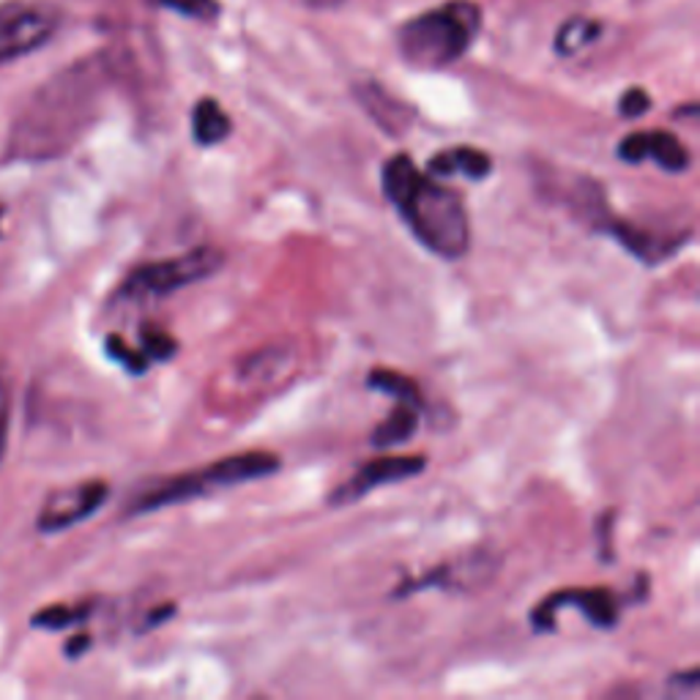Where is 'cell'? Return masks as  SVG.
Returning a JSON list of instances; mask_svg holds the SVG:
<instances>
[{"mask_svg":"<svg viewBox=\"0 0 700 700\" xmlns=\"http://www.w3.org/2000/svg\"><path fill=\"white\" fill-rule=\"evenodd\" d=\"M107 82L110 69L99 55L49 77L11 126L9 157L25 162L64 157L96 121Z\"/></svg>","mask_w":700,"mask_h":700,"instance_id":"6da1fadb","label":"cell"},{"mask_svg":"<svg viewBox=\"0 0 700 700\" xmlns=\"http://www.w3.org/2000/svg\"><path fill=\"white\" fill-rule=\"evenodd\" d=\"M386 200L411 228L418 244L446 261H460L471 244V225L460 195L424 175L405 153H397L380 173Z\"/></svg>","mask_w":700,"mask_h":700,"instance_id":"7a4b0ae2","label":"cell"},{"mask_svg":"<svg viewBox=\"0 0 700 700\" xmlns=\"http://www.w3.org/2000/svg\"><path fill=\"white\" fill-rule=\"evenodd\" d=\"M279 471V457L272 451H239L225 460L211 462L197 471L179 473V477L159 479L157 484L142 487L135 498L126 504V515H148V512L168 509V506L186 504L192 498H203L217 490L233 487V484L255 482V479H266Z\"/></svg>","mask_w":700,"mask_h":700,"instance_id":"3957f363","label":"cell"},{"mask_svg":"<svg viewBox=\"0 0 700 700\" xmlns=\"http://www.w3.org/2000/svg\"><path fill=\"white\" fill-rule=\"evenodd\" d=\"M479 27L482 9L473 0H449L402 27L400 53L418 69H444L468 53Z\"/></svg>","mask_w":700,"mask_h":700,"instance_id":"277c9868","label":"cell"},{"mask_svg":"<svg viewBox=\"0 0 700 700\" xmlns=\"http://www.w3.org/2000/svg\"><path fill=\"white\" fill-rule=\"evenodd\" d=\"M222 263L225 255L217 246H197V250L184 252V255L135 268L126 277L121 294L126 299H162V296L179 294V290L190 288V285L214 277L222 268Z\"/></svg>","mask_w":700,"mask_h":700,"instance_id":"5b68a950","label":"cell"},{"mask_svg":"<svg viewBox=\"0 0 700 700\" xmlns=\"http://www.w3.org/2000/svg\"><path fill=\"white\" fill-rule=\"evenodd\" d=\"M577 197H581L583 217H586L597 230L613 236V239L619 241V244L624 246L627 252H630V255H635L638 261H643L646 266H657V263H663L665 257H670L676 250H681V246H685V241L690 239V233L663 236V233L643 230V228H638V225H630V222H624V219L613 217L608 208V203H605L603 190H599L597 184H586Z\"/></svg>","mask_w":700,"mask_h":700,"instance_id":"8992f818","label":"cell"},{"mask_svg":"<svg viewBox=\"0 0 700 700\" xmlns=\"http://www.w3.org/2000/svg\"><path fill=\"white\" fill-rule=\"evenodd\" d=\"M60 25V11L38 0L0 3V64L44 47Z\"/></svg>","mask_w":700,"mask_h":700,"instance_id":"52a82bcc","label":"cell"},{"mask_svg":"<svg viewBox=\"0 0 700 700\" xmlns=\"http://www.w3.org/2000/svg\"><path fill=\"white\" fill-rule=\"evenodd\" d=\"M564 608H577L599 630H613L619 624V605H616V597L608 588H561L533 608V630L553 632L555 616Z\"/></svg>","mask_w":700,"mask_h":700,"instance_id":"ba28073f","label":"cell"},{"mask_svg":"<svg viewBox=\"0 0 700 700\" xmlns=\"http://www.w3.org/2000/svg\"><path fill=\"white\" fill-rule=\"evenodd\" d=\"M110 487L102 479H91V482L71 484V487L55 490L53 495H47V501L42 504V512L36 517V526L42 533H58L66 528L77 526V523L88 520L91 515H96L99 509L107 501Z\"/></svg>","mask_w":700,"mask_h":700,"instance_id":"9c48e42d","label":"cell"},{"mask_svg":"<svg viewBox=\"0 0 700 700\" xmlns=\"http://www.w3.org/2000/svg\"><path fill=\"white\" fill-rule=\"evenodd\" d=\"M427 468V460L422 455H394V457H378V460H367L348 482L340 484L332 495H329V504L332 506H348L353 501L364 498L372 490L383 487V484L402 482V479L418 477V473Z\"/></svg>","mask_w":700,"mask_h":700,"instance_id":"30bf717a","label":"cell"},{"mask_svg":"<svg viewBox=\"0 0 700 700\" xmlns=\"http://www.w3.org/2000/svg\"><path fill=\"white\" fill-rule=\"evenodd\" d=\"M619 159L641 164L646 159L657 162L665 173H685L690 170L692 157L685 142L670 131H632L619 142Z\"/></svg>","mask_w":700,"mask_h":700,"instance_id":"8fae6325","label":"cell"},{"mask_svg":"<svg viewBox=\"0 0 700 700\" xmlns=\"http://www.w3.org/2000/svg\"><path fill=\"white\" fill-rule=\"evenodd\" d=\"M493 572V564L487 561V555L477 553V555H468V559L455 561V564H444L438 570H433L429 575H424L422 581H413L408 586L400 588V597L402 594H413L418 588H451V592H460V588H473L479 583H484V575Z\"/></svg>","mask_w":700,"mask_h":700,"instance_id":"7c38bea8","label":"cell"},{"mask_svg":"<svg viewBox=\"0 0 700 700\" xmlns=\"http://www.w3.org/2000/svg\"><path fill=\"white\" fill-rule=\"evenodd\" d=\"M490 170H493V159L490 153L479 151V148L460 146L449 148V151H440L438 157H433L427 162V173L433 179H446V175H466L471 181L487 179Z\"/></svg>","mask_w":700,"mask_h":700,"instance_id":"4fadbf2b","label":"cell"},{"mask_svg":"<svg viewBox=\"0 0 700 700\" xmlns=\"http://www.w3.org/2000/svg\"><path fill=\"white\" fill-rule=\"evenodd\" d=\"M356 93H358V102H362L364 110L369 113V118H372L378 126H383L389 135H402V131L411 126L413 121L411 107L397 102V99L389 96V93H386L380 85L367 82V85H358Z\"/></svg>","mask_w":700,"mask_h":700,"instance_id":"5bb4252c","label":"cell"},{"mask_svg":"<svg viewBox=\"0 0 700 700\" xmlns=\"http://www.w3.org/2000/svg\"><path fill=\"white\" fill-rule=\"evenodd\" d=\"M230 131H233L230 115L225 113L217 99L206 96L192 107V137H195L197 146H219V142L228 140Z\"/></svg>","mask_w":700,"mask_h":700,"instance_id":"9a60e30c","label":"cell"},{"mask_svg":"<svg viewBox=\"0 0 700 700\" xmlns=\"http://www.w3.org/2000/svg\"><path fill=\"white\" fill-rule=\"evenodd\" d=\"M394 402L397 405L391 408L389 418L380 422L378 427L372 429V435H369V444H372L375 449H389V446L408 444V440L413 438V433H416L422 408L413 405V402H402V400H394Z\"/></svg>","mask_w":700,"mask_h":700,"instance_id":"2e32d148","label":"cell"},{"mask_svg":"<svg viewBox=\"0 0 700 700\" xmlns=\"http://www.w3.org/2000/svg\"><path fill=\"white\" fill-rule=\"evenodd\" d=\"M603 33V25L592 16H570L564 25L555 33V53L564 55V58H572V55L583 53L588 44H594Z\"/></svg>","mask_w":700,"mask_h":700,"instance_id":"e0dca14e","label":"cell"},{"mask_svg":"<svg viewBox=\"0 0 700 700\" xmlns=\"http://www.w3.org/2000/svg\"><path fill=\"white\" fill-rule=\"evenodd\" d=\"M367 386L369 389L383 391L386 397H394V400L413 402V405H418V408L424 405L418 386L413 383L411 378H405L402 372H394V369H372L367 378Z\"/></svg>","mask_w":700,"mask_h":700,"instance_id":"ac0fdd59","label":"cell"},{"mask_svg":"<svg viewBox=\"0 0 700 700\" xmlns=\"http://www.w3.org/2000/svg\"><path fill=\"white\" fill-rule=\"evenodd\" d=\"M91 616V605H55V608H44L33 616L31 624L38 630H66Z\"/></svg>","mask_w":700,"mask_h":700,"instance_id":"d6986e66","label":"cell"},{"mask_svg":"<svg viewBox=\"0 0 700 700\" xmlns=\"http://www.w3.org/2000/svg\"><path fill=\"white\" fill-rule=\"evenodd\" d=\"M140 351L148 362H170L179 353V343L159 326H146L140 332Z\"/></svg>","mask_w":700,"mask_h":700,"instance_id":"ffe728a7","label":"cell"},{"mask_svg":"<svg viewBox=\"0 0 700 700\" xmlns=\"http://www.w3.org/2000/svg\"><path fill=\"white\" fill-rule=\"evenodd\" d=\"M104 348H107V356L113 358V362H118L121 367L129 369L131 375H142L148 369V364H151L146 358V353L129 348V345H126L121 337H115V334H113V337H107Z\"/></svg>","mask_w":700,"mask_h":700,"instance_id":"44dd1931","label":"cell"},{"mask_svg":"<svg viewBox=\"0 0 700 700\" xmlns=\"http://www.w3.org/2000/svg\"><path fill=\"white\" fill-rule=\"evenodd\" d=\"M153 3L179 11L184 16H192V20H214V16H219L217 0H153Z\"/></svg>","mask_w":700,"mask_h":700,"instance_id":"7402d4cb","label":"cell"},{"mask_svg":"<svg viewBox=\"0 0 700 700\" xmlns=\"http://www.w3.org/2000/svg\"><path fill=\"white\" fill-rule=\"evenodd\" d=\"M619 110L624 118H641V115H646L649 110H652V96H649L643 88H630V91L621 96Z\"/></svg>","mask_w":700,"mask_h":700,"instance_id":"603a6c76","label":"cell"},{"mask_svg":"<svg viewBox=\"0 0 700 700\" xmlns=\"http://www.w3.org/2000/svg\"><path fill=\"white\" fill-rule=\"evenodd\" d=\"M5 440H9V400H5V391L0 386V462L5 455Z\"/></svg>","mask_w":700,"mask_h":700,"instance_id":"cb8c5ba5","label":"cell"},{"mask_svg":"<svg viewBox=\"0 0 700 700\" xmlns=\"http://www.w3.org/2000/svg\"><path fill=\"white\" fill-rule=\"evenodd\" d=\"M173 616H175V605H164V608L151 610V616H148V621H146V627H142V630H148V627H159L162 621L173 619Z\"/></svg>","mask_w":700,"mask_h":700,"instance_id":"d4e9b609","label":"cell"},{"mask_svg":"<svg viewBox=\"0 0 700 700\" xmlns=\"http://www.w3.org/2000/svg\"><path fill=\"white\" fill-rule=\"evenodd\" d=\"M305 3L315 11H334L340 5H345V0H305Z\"/></svg>","mask_w":700,"mask_h":700,"instance_id":"484cf974","label":"cell"},{"mask_svg":"<svg viewBox=\"0 0 700 700\" xmlns=\"http://www.w3.org/2000/svg\"><path fill=\"white\" fill-rule=\"evenodd\" d=\"M91 646V641H88L85 635H80V638H74V641L69 643V646H66V654H71V657H77V654L82 652V649H88Z\"/></svg>","mask_w":700,"mask_h":700,"instance_id":"4316f807","label":"cell"}]
</instances>
